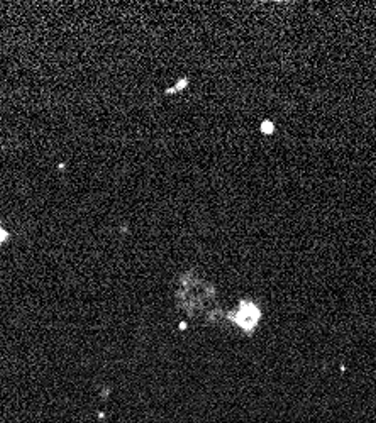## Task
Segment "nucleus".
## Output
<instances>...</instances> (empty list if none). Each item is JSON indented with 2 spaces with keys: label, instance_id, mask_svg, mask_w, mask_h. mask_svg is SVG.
Returning <instances> with one entry per match:
<instances>
[{
  "label": "nucleus",
  "instance_id": "f257e3e1",
  "mask_svg": "<svg viewBox=\"0 0 376 423\" xmlns=\"http://www.w3.org/2000/svg\"><path fill=\"white\" fill-rule=\"evenodd\" d=\"M187 85H188V80H187V78H181L178 83L173 86V88H168L166 93H178V92H181V90L187 88Z\"/></svg>",
  "mask_w": 376,
  "mask_h": 423
},
{
  "label": "nucleus",
  "instance_id": "f03ea898",
  "mask_svg": "<svg viewBox=\"0 0 376 423\" xmlns=\"http://www.w3.org/2000/svg\"><path fill=\"white\" fill-rule=\"evenodd\" d=\"M8 237H10V234H8V232L5 230V228L2 227V223H0V245L5 244L7 240H8Z\"/></svg>",
  "mask_w": 376,
  "mask_h": 423
},
{
  "label": "nucleus",
  "instance_id": "7ed1b4c3",
  "mask_svg": "<svg viewBox=\"0 0 376 423\" xmlns=\"http://www.w3.org/2000/svg\"><path fill=\"white\" fill-rule=\"evenodd\" d=\"M64 170H66V165H64V163H59V165H58V171L63 173Z\"/></svg>",
  "mask_w": 376,
  "mask_h": 423
}]
</instances>
